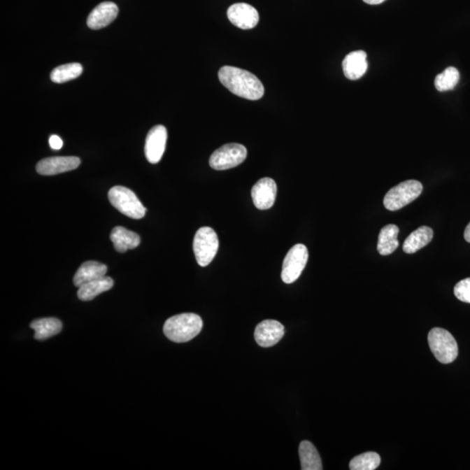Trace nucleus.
<instances>
[{"instance_id": "4be33fe9", "label": "nucleus", "mask_w": 470, "mask_h": 470, "mask_svg": "<svg viewBox=\"0 0 470 470\" xmlns=\"http://www.w3.org/2000/svg\"><path fill=\"white\" fill-rule=\"evenodd\" d=\"M31 327L35 331V339L45 340L58 334L62 330V323L57 318H42L34 320Z\"/></svg>"}, {"instance_id": "9d476101", "label": "nucleus", "mask_w": 470, "mask_h": 470, "mask_svg": "<svg viewBox=\"0 0 470 470\" xmlns=\"http://www.w3.org/2000/svg\"><path fill=\"white\" fill-rule=\"evenodd\" d=\"M227 17L235 27L243 30L252 29L257 26L259 19L257 10L245 3L231 6L227 10Z\"/></svg>"}, {"instance_id": "c85d7f7f", "label": "nucleus", "mask_w": 470, "mask_h": 470, "mask_svg": "<svg viewBox=\"0 0 470 470\" xmlns=\"http://www.w3.org/2000/svg\"><path fill=\"white\" fill-rule=\"evenodd\" d=\"M363 1L369 3V5H380V3L386 1V0H363Z\"/></svg>"}, {"instance_id": "cd10ccee", "label": "nucleus", "mask_w": 470, "mask_h": 470, "mask_svg": "<svg viewBox=\"0 0 470 470\" xmlns=\"http://www.w3.org/2000/svg\"><path fill=\"white\" fill-rule=\"evenodd\" d=\"M464 238L466 241L469 242L470 243V222L467 227H466L465 231H464Z\"/></svg>"}, {"instance_id": "bb28decb", "label": "nucleus", "mask_w": 470, "mask_h": 470, "mask_svg": "<svg viewBox=\"0 0 470 470\" xmlns=\"http://www.w3.org/2000/svg\"><path fill=\"white\" fill-rule=\"evenodd\" d=\"M49 145L53 150H59L63 147V141L57 135H52L49 138Z\"/></svg>"}, {"instance_id": "dca6fc26", "label": "nucleus", "mask_w": 470, "mask_h": 470, "mask_svg": "<svg viewBox=\"0 0 470 470\" xmlns=\"http://www.w3.org/2000/svg\"><path fill=\"white\" fill-rule=\"evenodd\" d=\"M108 266L101 262L89 261L85 262L80 266L76 276L73 277V283L80 287L82 285L106 276Z\"/></svg>"}, {"instance_id": "6ab92c4d", "label": "nucleus", "mask_w": 470, "mask_h": 470, "mask_svg": "<svg viewBox=\"0 0 470 470\" xmlns=\"http://www.w3.org/2000/svg\"><path fill=\"white\" fill-rule=\"evenodd\" d=\"M434 236L433 230L429 227H420L408 235L404 243V251L406 254H415L425 245H428L432 241Z\"/></svg>"}, {"instance_id": "6e6552de", "label": "nucleus", "mask_w": 470, "mask_h": 470, "mask_svg": "<svg viewBox=\"0 0 470 470\" xmlns=\"http://www.w3.org/2000/svg\"><path fill=\"white\" fill-rule=\"evenodd\" d=\"M308 259V251L304 244H297L288 251L284 259L281 279L285 283L291 284L300 277Z\"/></svg>"}, {"instance_id": "1a4fd4ad", "label": "nucleus", "mask_w": 470, "mask_h": 470, "mask_svg": "<svg viewBox=\"0 0 470 470\" xmlns=\"http://www.w3.org/2000/svg\"><path fill=\"white\" fill-rule=\"evenodd\" d=\"M80 162L76 156L49 157L37 164L36 171L41 176H56L78 169Z\"/></svg>"}, {"instance_id": "a211bd4d", "label": "nucleus", "mask_w": 470, "mask_h": 470, "mask_svg": "<svg viewBox=\"0 0 470 470\" xmlns=\"http://www.w3.org/2000/svg\"><path fill=\"white\" fill-rule=\"evenodd\" d=\"M110 238L116 250L120 252L136 248L141 243V238L136 233L131 232L123 227H115L110 235Z\"/></svg>"}, {"instance_id": "f8f14e48", "label": "nucleus", "mask_w": 470, "mask_h": 470, "mask_svg": "<svg viewBox=\"0 0 470 470\" xmlns=\"http://www.w3.org/2000/svg\"><path fill=\"white\" fill-rule=\"evenodd\" d=\"M252 199L259 210L271 208L276 202L277 185L271 178H262L252 188Z\"/></svg>"}, {"instance_id": "b1692460", "label": "nucleus", "mask_w": 470, "mask_h": 470, "mask_svg": "<svg viewBox=\"0 0 470 470\" xmlns=\"http://www.w3.org/2000/svg\"><path fill=\"white\" fill-rule=\"evenodd\" d=\"M459 80H460L459 71L453 66L448 67L436 77L434 87L439 92L450 91L458 84Z\"/></svg>"}, {"instance_id": "2eb2a0df", "label": "nucleus", "mask_w": 470, "mask_h": 470, "mask_svg": "<svg viewBox=\"0 0 470 470\" xmlns=\"http://www.w3.org/2000/svg\"><path fill=\"white\" fill-rule=\"evenodd\" d=\"M368 60L364 51H355L345 57L343 69L345 77L350 80H359L368 70Z\"/></svg>"}, {"instance_id": "5701e85b", "label": "nucleus", "mask_w": 470, "mask_h": 470, "mask_svg": "<svg viewBox=\"0 0 470 470\" xmlns=\"http://www.w3.org/2000/svg\"><path fill=\"white\" fill-rule=\"evenodd\" d=\"M83 67L78 63H70L57 66L52 70L51 80L55 83H65V82L74 80L81 76Z\"/></svg>"}, {"instance_id": "f257e3e1", "label": "nucleus", "mask_w": 470, "mask_h": 470, "mask_svg": "<svg viewBox=\"0 0 470 470\" xmlns=\"http://www.w3.org/2000/svg\"><path fill=\"white\" fill-rule=\"evenodd\" d=\"M220 81L238 97L257 101L264 95V87L257 77L248 71L226 66L219 71Z\"/></svg>"}, {"instance_id": "aec40b11", "label": "nucleus", "mask_w": 470, "mask_h": 470, "mask_svg": "<svg viewBox=\"0 0 470 470\" xmlns=\"http://www.w3.org/2000/svg\"><path fill=\"white\" fill-rule=\"evenodd\" d=\"M398 234L399 227L393 224L383 227L377 244V250L380 255H390L397 250L399 247Z\"/></svg>"}, {"instance_id": "0eeeda50", "label": "nucleus", "mask_w": 470, "mask_h": 470, "mask_svg": "<svg viewBox=\"0 0 470 470\" xmlns=\"http://www.w3.org/2000/svg\"><path fill=\"white\" fill-rule=\"evenodd\" d=\"M247 148L243 145L230 143L217 149L210 157L209 164L213 169L227 170L240 165L247 159Z\"/></svg>"}, {"instance_id": "f03ea898", "label": "nucleus", "mask_w": 470, "mask_h": 470, "mask_svg": "<svg viewBox=\"0 0 470 470\" xmlns=\"http://www.w3.org/2000/svg\"><path fill=\"white\" fill-rule=\"evenodd\" d=\"M201 317L195 313H186L171 317L164 324L165 336L173 343H187L197 336L202 329Z\"/></svg>"}, {"instance_id": "393cba45", "label": "nucleus", "mask_w": 470, "mask_h": 470, "mask_svg": "<svg viewBox=\"0 0 470 470\" xmlns=\"http://www.w3.org/2000/svg\"><path fill=\"white\" fill-rule=\"evenodd\" d=\"M380 457L376 452H366V453L357 455L352 458L350 469L351 470H375L379 467Z\"/></svg>"}, {"instance_id": "ddd939ff", "label": "nucleus", "mask_w": 470, "mask_h": 470, "mask_svg": "<svg viewBox=\"0 0 470 470\" xmlns=\"http://www.w3.org/2000/svg\"><path fill=\"white\" fill-rule=\"evenodd\" d=\"M284 333L283 324L277 320H266L256 327L255 339L259 346L270 348L279 343Z\"/></svg>"}, {"instance_id": "20e7f679", "label": "nucleus", "mask_w": 470, "mask_h": 470, "mask_svg": "<svg viewBox=\"0 0 470 470\" xmlns=\"http://www.w3.org/2000/svg\"><path fill=\"white\" fill-rule=\"evenodd\" d=\"M108 198L116 209L129 218L142 219L147 212V209L136 194L129 188L121 186L113 187L109 191Z\"/></svg>"}, {"instance_id": "4468645a", "label": "nucleus", "mask_w": 470, "mask_h": 470, "mask_svg": "<svg viewBox=\"0 0 470 470\" xmlns=\"http://www.w3.org/2000/svg\"><path fill=\"white\" fill-rule=\"evenodd\" d=\"M119 8L113 2H103L96 6L87 17V26L92 30L102 29L115 20Z\"/></svg>"}, {"instance_id": "9b49d317", "label": "nucleus", "mask_w": 470, "mask_h": 470, "mask_svg": "<svg viewBox=\"0 0 470 470\" xmlns=\"http://www.w3.org/2000/svg\"><path fill=\"white\" fill-rule=\"evenodd\" d=\"M166 140V128L162 124H158L149 131L145 145V155L149 162H159L165 152Z\"/></svg>"}, {"instance_id": "423d86ee", "label": "nucleus", "mask_w": 470, "mask_h": 470, "mask_svg": "<svg viewBox=\"0 0 470 470\" xmlns=\"http://www.w3.org/2000/svg\"><path fill=\"white\" fill-rule=\"evenodd\" d=\"M218 249L219 238L215 230L203 227L197 231L194 238V252L199 266H208L215 259Z\"/></svg>"}, {"instance_id": "412c9836", "label": "nucleus", "mask_w": 470, "mask_h": 470, "mask_svg": "<svg viewBox=\"0 0 470 470\" xmlns=\"http://www.w3.org/2000/svg\"><path fill=\"white\" fill-rule=\"evenodd\" d=\"M302 470H322V462L318 451L308 441H301L299 447Z\"/></svg>"}, {"instance_id": "7ed1b4c3", "label": "nucleus", "mask_w": 470, "mask_h": 470, "mask_svg": "<svg viewBox=\"0 0 470 470\" xmlns=\"http://www.w3.org/2000/svg\"><path fill=\"white\" fill-rule=\"evenodd\" d=\"M430 350L437 361L448 364L453 362L458 355L457 341L448 330L434 327L429 331L428 336Z\"/></svg>"}, {"instance_id": "f3484780", "label": "nucleus", "mask_w": 470, "mask_h": 470, "mask_svg": "<svg viewBox=\"0 0 470 470\" xmlns=\"http://www.w3.org/2000/svg\"><path fill=\"white\" fill-rule=\"evenodd\" d=\"M113 280L111 277L103 276L94 280L82 285L78 287V297L83 301L94 300L98 295L111 290L113 287Z\"/></svg>"}, {"instance_id": "a878e982", "label": "nucleus", "mask_w": 470, "mask_h": 470, "mask_svg": "<svg viewBox=\"0 0 470 470\" xmlns=\"http://www.w3.org/2000/svg\"><path fill=\"white\" fill-rule=\"evenodd\" d=\"M454 293L458 300L470 304V278L459 281L455 285Z\"/></svg>"}, {"instance_id": "39448f33", "label": "nucleus", "mask_w": 470, "mask_h": 470, "mask_svg": "<svg viewBox=\"0 0 470 470\" xmlns=\"http://www.w3.org/2000/svg\"><path fill=\"white\" fill-rule=\"evenodd\" d=\"M422 183L418 180L404 181L387 192L383 204L390 211H397L418 199L422 194Z\"/></svg>"}]
</instances>
